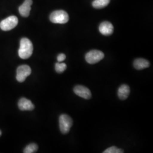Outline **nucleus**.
Segmentation results:
<instances>
[{
	"label": "nucleus",
	"mask_w": 153,
	"mask_h": 153,
	"mask_svg": "<svg viewBox=\"0 0 153 153\" xmlns=\"http://www.w3.org/2000/svg\"><path fill=\"white\" fill-rule=\"evenodd\" d=\"M38 146L36 143H30L24 149L23 153H36L38 151Z\"/></svg>",
	"instance_id": "nucleus-14"
},
{
	"label": "nucleus",
	"mask_w": 153,
	"mask_h": 153,
	"mask_svg": "<svg viewBox=\"0 0 153 153\" xmlns=\"http://www.w3.org/2000/svg\"><path fill=\"white\" fill-rule=\"evenodd\" d=\"M18 23V19L16 16H9L0 23V28L3 31H9L16 27Z\"/></svg>",
	"instance_id": "nucleus-5"
},
{
	"label": "nucleus",
	"mask_w": 153,
	"mask_h": 153,
	"mask_svg": "<svg viewBox=\"0 0 153 153\" xmlns=\"http://www.w3.org/2000/svg\"><path fill=\"white\" fill-rule=\"evenodd\" d=\"M33 4V0H25L22 5L19 7V11L21 16L27 17L31 11V6Z\"/></svg>",
	"instance_id": "nucleus-9"
},
{
	"label": "nucleus",
	"mask_w": 153,
	"mask_h": 153,
	"mask_svg": "<svg viewBox=\"0 0 153 153\" xmlns=\"http://www.w3.org/2000/svg\"><path fill=\"white\" fill-rule=\"evenodd\" d=\"M99 30L100 33L102 35L108 36L111 35L114 32V26L111 23L105 21L100 23Z\"/></svg>",
	"instance_id": "nucleus-8"
},
{
	"label": "nucleus",
	"mask_w": 153,
	"mask_h": 153,
	"mask_svg": "<svg viewBox=\"0 0 153 153\" xmlns=\"http://www.w3.org/2000/svg\"><path fill=\"white\" fill-rule=\"evenodd\" d=\"M49 19L53 23L65 24L69 21V17L68 13L64 10H56L51 13Z\"/></svg>",
	"instance_id": "nucleus-2"
},
{
	"label": "nucleus",
	"mask_w": 153,
	"mask_h": 153,
	"mask_svg": "<svg viewBox=\"0 0 153 153\" xmlns=\"http://www.w3.org/2000/svg\"><path fill=\"white\" fill-rule=\"evenodd\" d=\"M31 73V69L27 65L19 66L16 70V80L19 82H24L26 78Z\"/></svg>",
	"instance_id": "nucleus-6"
},
{
	"label": "nucleus",
	"mask_w": 153,
	"mask_h": 153,
	"mask_svg": "<svg viewBox=\"0 0 153 153\" xmlns=\"http://www.w3.org/2000/svg\"><path fill=\"white\" fill-rule=\"evenodd\" d=\"M124 152L123 150L119 149L116 146H111L107 149L103 153H123Z\"/></svg>",
	"instance_id": "nucleus-16"
},
{
	"label": "nucleus",
	"mask_w": 153,
	"mask_h": 153,
	"mask_svg": "<svg viewBox=\"0 0 153 153\" xmlns=\"http://www.w3.org/2000/svg\"><path fill=\"white\" fill-rule=\"evenodd\" d=\"M74 92L82 98L85 99H89L91 97V93L90 90L82 85H78L74 88Z\"/></svg>",
	"instance_id": "nucleus-7"
},
{
	"label": "nucleus",
	"mask_w": 153,
	"mask_h": 153,
	"mask_svg": "<svg viewBox=\"0 0 153 153\" xmlns=\"http://www.w3.org/2000/svg\"><path fill=\"white\" fill-rule=\"evenodd\" d=\"M73 125V120L71 117L66 114L61 115L59 117L60 129L62 134L69 133Z\"/></svg>",
	"instance_id": "nucleus-3"
},
{
	"label": "nucleus",
	"mask_w": 153,
	"mask_h": 153,
	"mask_svg": "<svg viewBox=\"0 0 153 153\" xmlns=\"http://www.w3.org/2000/svg\"><path fill=\"white\" fill-rule=\"evenodd\" d=\"M104 53L99 50H91L85 56L86 62L90 64H94L102 60L104 58Z\"/></svg>",
	"instance_id": "nucleus-4"
},
{
	"label": "nucleus",
	"mask_w": 153,
	"mask_h": 153,
	"mask_svg": "<svg viewBox=\"0 0 153 153\" xmlns=\"http://www.w3.org/2000/svg\"><path fill=\"white\" fill-rule=\"evenodd\" d=\"M32 42L27 38H23L20 41V47L18 51V55L22 59H27L31 57L33 53Z\"/></svg>",
	"instance_id": "nucleus-1"
},
{
	"label": "nucleus",
	"mask_w": 153,
	"mask_h": 153,
	"mask_svg": "<svg viewBox=\"0 0 153 153\" xmlns=\"http://www.w3.org/2000/svg\"><path fill=\"white\" fill-rule=\"evenodd\" d=\"M109 2L110 0H94L93 6L96 9H102L108 5Z\"/></svg>",
	"instance_id": "nucleus-13"
},
{
	"label": "nucleus",
	"mask_w": 153,
	"mask_h": 153,
	"mask_svg": "<svg viewBox=\"0 0 153 153\" xmlns=\"http://www.w3.org/2000/svg\"><path fill=\"white\" fill-rule=\"evenodd\" d=\"M65 59V55L64 54V53H60V54H59V55H58L57 57V61H58L59 62H61L63 61Z\"/></svg>",
	"instance_id": "nucleus-17"
},
{
	"label": "nucleus",
	"mask_w": 153,
	"mask_h": 153,
	"mask_svg": "<svg viewBox=\"0 0 153 153\" xmlns=\"http://www.w3.org/2000/svg\"><path fill=\"white\" fill-rule=\"evenodd\" d=\"M1 134H2V133H1V131H0V136H1Z\"/></svg>",
	"instance_id": "nucleus-18"
},
{
	"label": "nucleus",
	"mask_w": 153,
	"mask_h": 153,
	"mask_svg": "<svg viewBox=\"0 0 153 153\" xmlns=\"http://www.w3.org/2000/svg\"><path fill=\"white\" fill-rule=\"evenodd\" d=\"M18 107L21 111H32L35 106L31 100L22 98L18 102Z\"/></svg>",
	"instance_id": "nucleus-10"
},
{
	"label": "nucleus",
	"mask_w": 153,
	"mask_h": 153,
	"mask_svg": "<svg viewBox=\"0 0 153 153\" xmlns=\"http://www.w3.org/2000/svg\"><path fill=\"white\" fill-rule=\"evenodd\" d=\"M134 67L137 70H142L150 66V62L144 59H137L134 61Z\"/></svg>",
	"instance_id": "nucleus-12"
},
{
	"label": "nucleus",
	"mask_w": 153,
	"mask_h": 153,
	"mask_svg": "<svg viewBox=\"0 0 153 153\" xmlns=\"http://www.w3.org/2000/svg\"><path fill=\"white\" fill-rule=\"evenodd\" d=\"M67 68V66L65 63L57 62L55 64V70L58 73H62L65 71Z\"/></svg>",
	"instance_id": "nucleus-15"
},
{
	"label": "nucleus",
	"mask_w": 153,
	"mask_h": 153,
	"mask_svg": "<svg viewBox=\"0 0 153 153\" xmlns=\"http://www.w3.org/2000/svg\"><path fill=\"white\" fill-rule=\"evenodd\" d=\"M130 88L127 85H123L118 89V97L121 100H126L129 95Z\"/></svg>",
	"instance_id": "nucleus-11"
}]
</instances>
